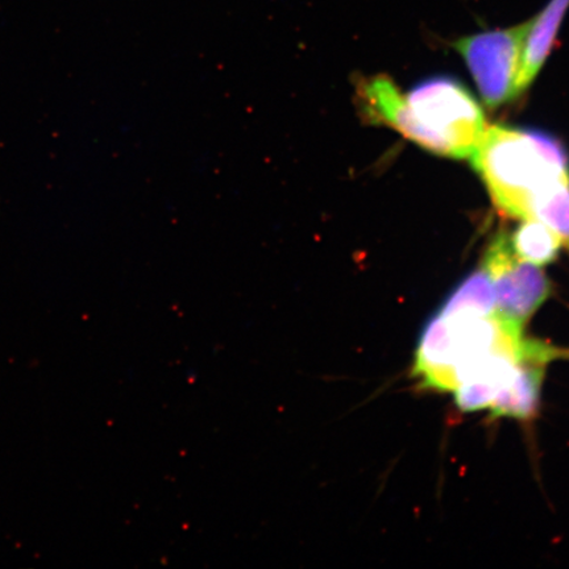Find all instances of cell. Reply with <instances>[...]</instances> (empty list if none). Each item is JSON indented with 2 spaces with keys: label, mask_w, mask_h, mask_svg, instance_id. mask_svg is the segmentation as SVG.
<instances>
[{
  "label": "cell",
  "mask_w": 569,
  "mask_h": 569,
  "mask_svg": "<svg viewBox=\"0 0 569 569\" xmlns=\"http://www.w3.org/2000/svg\"><path fill=\"white\" fill-rule=\"evenodd\" d=\"M569 10V0H550L536 17L529 19L521 62L515 84V98L528 90L533 78L545 66Z\"/></svg>",
  "instance_id": "cell-7"
},
{
  "label": "cell",
  "mask_w": 569,
  "mask_h": 569,
  "mask_svg": "<svg viewBox=\"0 0 569 569\" xmlns=\"http://www.w3.org/2000/svg\"><path fill=\"white\" fill-rule=\"evenodd\" d=\"M510 240L518 258L537 267L551 264L557 260L561 246L549 227L532 218L523 219Z\"/></svg>",
  "instance_id": "cell-9"
},
{
  "label": "cell",
  "mask_w": 569,
  "mask_h": 569,
  "mask_svg": "<svg viewBox=\"0 0 569 569\" xmlns=\"http://www.w3.org/2000/svg\"><path fill=\"white\" fill-rule=\"evenodd\" d=\"M482 268L493 283L496 315L519 329L550 297V280L537 266L518 258L508 231L496 234L483 256Z\"/></svg>",
  "instance_id": "cell-4"
},
{
  "label": "cell",
  "mask_w": 569,
  "mask_h": 569,
  "mask_svg": "<svg viewBox=\"0 0 569 569\" xmlns=\"http://www.w3.org/2000/svg\"><path fill=\"white\" fill-rule=\"evenodd\" d=\"M496 312L492 280L482 267L469 274L447 298L438 315L445 317H489Z\"/></svg>",
  "instance_id": "cell-8"
},
{
  "label": "cell",
  "mask_w": 569,
  "mask_h": 569,
  "mask_svg": "<svg viewBox=\"0 0 569 569\" xmlns=\"http://www.w3.org/2000/svg\"><path fill=\"white\" fill-rule=\"evenodd\" d=\"M560 358L568 359L569 351L559 350L543 341L526 339L513 380L498 393L492 407L489 408L492 417L528 421L536 416L546 367L550 361Z\"/></svg>",
  "instance_id": "cell-6"
},
{
  "label": "cell",
  "mask_w": 569,
  "mask_h": 569,
  "mask_svg": "<svg viewBox=\"0 0 569 569\" xmlns=\"http://www.w3.org/2000/svg\"><path fill=\"white\" fill-rule=\"evenodd\" d=\"M529 20L503 30L462 36L453 49L465 59L483 102L497 109L515 98L519 62Z\"/></svg>",
  "instance_id": "cell-3"
},
{
  "label": "cell",
  "mask_w": 569,
  "mask_h": 569,
  "mask_svg": "<svg viewBox=\"0 0 569 569\" xmlns=\"http://www.w3.org/2000/svg\"><path fill=\"white\" fill-rule=\"evenodd\" d=\"M356 103L369 124L387 126L432 153L455 158L443 137L419 122L415 111L388 76L361 77L356 82Z\"/></svg>",
  "instance_id": "cell-5"
},
{
  "label": "cell",
  "mask_w": 569,
  "mask_h": 569,
  "mask_svg": "<svg viewBox=\"0 0 569 569\" xmlns=\"http://www.w3.org/2000/svg\"><path fill=\"white\" fill-rule=\"evenodd\" d=\"M497 209L530 218V204L552 183L569 180V156L558 139L538 130L487 127L471 158Z\"/></svg>",
  "instance_id": "cell-1"
},
{
  "label": "cell",
  "mask_w": 569,
  "mask_h": 569,
  "mask_svg": "<svg viewBox=\"0 0 569 569\" xmlns=\"http://www.w3.org/2000/svg\"><path fill=\"white\" fill-rule=\"evenodd\" d=\"M531 218L549 227L569 251V180L540 191L530 204Z\"/></svg>",
  "instance_id": "cell-10"
},
{
  "label": "cell",
  "mask_w": 569,
  "mask_h": 569,
  "mask_svg": "<svg viewBox=\"0 0 569 569\" xmlns=\"http://www.w3.org/2000/svg\"><path fill=\"white\" fill-rule=\"evenodd\" d=\"M408 102L419 122L450 142L455 159L471 158L487 122L465 84L452 77H431L411 89Z\"/></svg>",
  "instance_id": "cell-2"
}]
</instances>
